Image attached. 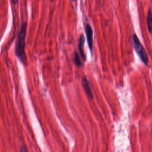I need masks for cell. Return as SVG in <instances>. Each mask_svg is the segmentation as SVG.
<instances>
[{"label":"cell","instance_id":"1","mask_svg":"<svg viewBox=\"0 0 152 152\" xmlns=\"http://www.w3.org/2000/svg\"><path fill=\"white\" fill-rule=\"evenodd\" d=\"M27 23L25 22L19 30L15 43V54L17 58L24 65L27 64V56L25 51L26 47V38L27 34Z\"/></svg>","mask_w":152,"mask_h":152},{"label":"cell","instance_id":"2","mask_svg":"<svg viewBox=\"0 0 152 152\" xmlns=\"http://www.w3.org/2000/svg\"><path fill=\"white\" fill-rule=\"evenodd\" d=\"M132 44L134 48L135 49L136 52L139 56L141 61L142 63L146 65L147 67H148L149 64V60H148V57L147 54V52L141 43L140 41L139 40V37L136 35V34H133L132 37Z\"/></svg>","mask_w":152,"mask_h":152},{"label":"cell","instance_id":"3","mask_svg":"<svg viewBox=\"0 0 152 152\" xmlns=\"http://www.w3.org/2000/svg\"><path fill=\"white\" fill-rule=\"evenodd\" d=\"M85 33L86 36V39L89 48L90 50V52L92 53L93 47V32L91 26L90 24L86 23L84 25Z\"/></svg>","mask_w":152,"mask_h":152},{"label":"cell","instance_id":"4","mask_svg":"<svg viewBox=\"0 0 152 152\" xmlns=\"http://www.w3.org/2000/svg\"><path fill=\"white\" fill-rule=\"evenodd\" d=\"M82 84L83 87V89L85 91V93H86L87 96L89 98H93V93L91 91V89L90 85V83L87 79L86 77H83L82 79Z\"/></svg>","mask_w":152,"mask_h":152},{"label":"cell","instance_id":"5","mask_svg":"<svg viewBox=\"0 0 152 152\" xmlns=\"http://www.w3.org/2000/svg\"><path fill=\"white\" fill-rule=\"evenodd\" d=\"M84 44H85V37L84 35L82 34L80 35L79 41V49L80 54L81 58L83 60V61H85L86 60V56L84 52Z\"/></svg>","mask_w":152,"mask_h":152},{"label":"cell","instance_id":"6","mask_svg":"<svg viewBox=\"0 0 152 152\" xmlns=\"http://www.w3.org/2000/svg\"><path fill=\"white\" fill-rule=\"evenodd\" d=\"M147 25L149 33H152V11L149 8L147 15Z\"/></svg>","mask_w":152,"mask_h":152},{"label":"cell","instance_id":"7","mask_svg":"<svg viewBox=\"0 0 152 152\" xmlns=\"http://www.w3.org/2000/svg\"><path fill=\"white\" fill-rule=\"evenodd\" d=\"M73 61H74L75 65L77 67H82L83 65L80 55L76 51H74V54H73Z\"/></svg>","mask_w":152,"mask_h":152},{"label":"cell","instance_id":"8","mask_svg":"<svg viewBox=\"0 0 152 152\" xmlns=\"http://www.w3.org/2000/svg\"><path fill=\"white\" fill-rule=\"evenodd\" d=\"M20 152H28L26 146L25 145H22L21 147H20Z\"/></svg>","mask_w":152,"mask_h":152},{"label":"cell","instance_id":"9","mask_svg":"<svg viewBox=\"0 0 152 152\" xmlns=\"http://www.w3.org/2000/svg\"><path fill=\"white\" fill-rule=\"evenodd\" d=\"M18 0H11L12 3H13V4H14V5H15V4L18 3Z\"/></svg>","mask_w":152,"mask_h":152},{"label":"cell","instance_id":"10","mask_svg":"<svg viewBox=\"0 0 152 152\" xmlns=\"http://www.w3.org/2000/svg\"><path fill=\"white\" fill-rule=\"evenodd\" d=\"M71 1H72V2H75L76 1H77V0H70Z\"/></svg>","mask_w":152,"mask_h":152},{"label":"cell","instance_id":"11","mask_svg":"<svg viewBox=\"0 0 152 152\" xmlns=\"http://www.w3.org/2000/svg\"><path fill=\"white\" fill-rule=\"evenodd\" d=\"M53 1V0H51V2H52Z\"/></svg>","mask_w":152,"mask_h":152}]
</instances>
